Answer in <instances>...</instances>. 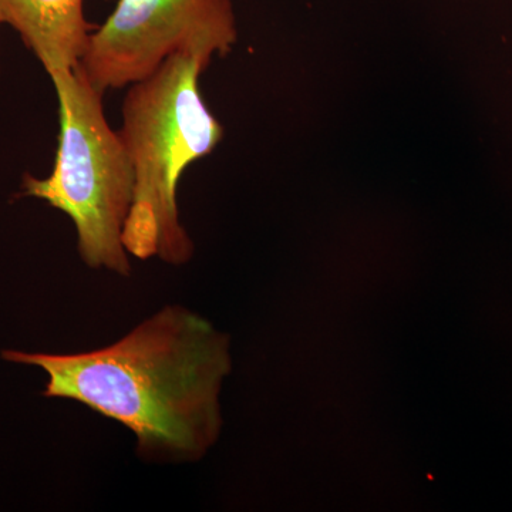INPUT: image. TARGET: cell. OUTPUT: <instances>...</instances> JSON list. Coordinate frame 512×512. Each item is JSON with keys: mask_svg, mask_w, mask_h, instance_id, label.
<instances>
[{"mask_svg": "<svg viewBox=\"0 0 512 512\" xmlns=\"http://www.w3.org/2000/svg\"><path fill=\"white\" fill-rule=\"evenodd\" d=\"M0 355L43 370V396L82 403L133 431L148 461L195 463L220 434L228 338L184 306H164L106 348Z\"/></svg>", "mask_w": 512, "mask_h": 512, "instance_id": "6da1fadb", "label": "cell"}, {"mask_svg": "<svg viewBox=\"0 0 512 512\" xmlns=\"http://www.w3.org/2000/svg\"><path fill=\"white\" fill-rule=\"evenodd\" d=\"M202 72L198 60L173 55L147 79L127 87L119 136L133 167L134 194L123 242L128 255L140 261L157 258L180 266L194 256L178 211V183L224 137L202 99Z\"/></svg>", "mask_w": 512, "mask_h": 512, "instance_id": "7a4b0ae2", "label": "cell"}, {"mask_svg": "<svg viewBox=\"0 0 512 512\" xmlns=\"http://www.w3.org/2000/svg\"><path fill=\"white\" fill-rule=\"evenodd\" d=\"M59 101V148L46 178L25 175L23 195L47 202L73 221L77 252L92 269L130 276L124 225L134 194V173L119 131L104 113L103 93L79 64L50 74Z\"/></svg>", "mask_w": 512, "mask_h": 512, "instance_id": "3957f363", "label": "cell"}, {"mask_svg": "<svg viewBox=\"0 0 512 512\" xmlns=\"http://www.w3.org/2000/svg\"><path fill=\"white\" fill-rule=\"evenodd\" d=\"M237 37L231 0H119L92 32L79 67L104 94L147 79L173 55L192 57L207 69Z\"/></svg>", "mask_w": 512, "mask_h": 512, "instance_id": "277c9868", "label": "cell"}, {"mask_svg": "<svg viewBox=\"0 0 512 512\" xmlns=\"http://www.w3.org/2000/svg\"><path fill=\"white\" fill-rule=\"evenodd\" d=\"M84 0H0V25L19 33L46 73L72 70L92 36Z\"/></svg>", "mask_w": 512, "mask_h": 512, "instance_id": "5b68a950", "label": "cell"}]
</instances>
